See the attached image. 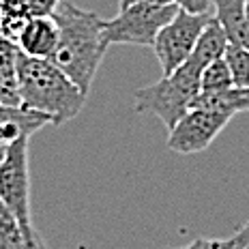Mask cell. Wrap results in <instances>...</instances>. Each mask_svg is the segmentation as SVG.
I'll use <instances>...</instances> for the list:
<instances>
[{
	"instance_id": "6da1fadb",
	"label": "cell",
	"mask_w": 249,
	"mask_h": 249,
	"mask_svg": "<svg viewBox=\"0 0 249 249\" xmlns=\"http://www.w3.org/2000/svg\"><path fill=\"white\" fill-rule=\"evenodd\" d=\"M52 18L58 24L60 37L58 48L50 60L84 95H88L103 62V56L110 48L106 30H103L106 19H101L92 11L80 9L69 0H62Z\"/></svg>"
},
{
	"instance_id": "7a4b0ae2",
	"label": "cell",
	"mask_w": 249,
	"mask_h": 249,
	"mask_svg": "<svg viewBox=\"0 0 249 249\" xmlns=\"http://www.w3.org/2000/svg\"><path fill=\"white\" fill-rule=\"evenodd\" d=\"M18 84L22 106L52 118V124L73 121L86 103L84 92L52 60L18 52Z\"/></svg>"
},
{
	"instance_id": "3957f363",
	"label": "cell",
	"mask_w": 249,
	"mask_h": 249,
	"mask_svg": "<svg viewBox=\"0 0 249 249\" xmlns=\"http://www.w3.org/2000/svg\"><path fill=\"white\" fill-rule=\"evenodd\" d=\"M198 95L200 71L185 62L174 73L161 75V80L155 84L138 88L133 95V110L140 114H153L168 129H172L191 110Z\"/></svg>"
},
{
	"instance_id": "277c9868",
	"label": "cell",
	"mask_w": 249,
	"mask_h": 249,
	"mask_svg": "<svg viewBox=\"0 0 249 249\" xmlns=\"http://www.w3.org/2000/svg\"><path fill=\"white\" fill-rule=\"evenodd\" d=\"M178 13V4H131L127 9H118V15L106 19L107 43L114 45H142L153 48L159 30Z\"/></svg>"
},
{
	"instance_id": "5b68a950",
	"label": "cell",
	"mask_w": 249,
	"mask_h": 249,
	"mask_svg": "<svg viewBox=\"0 0 249 249\" xmlns=\"http://www.w3.org/2000/svg\"><path fill=\"white\" fill-rule=\"evenodd\" d=\"M0 204L18 217L26 238L33 234L30 219V174H28V138L4 148L0 161Z\"/></svg>"
},
{
	"instance_id": "8992f818",
	"label": "cell",
	"mask_w": 249,
	"mask_h": 249,
	"mask_svg": "<svg viewBox=\"0 0 249 249\" xmlns=\"http://www.w3.org/2000/svg\"><path fill=\"white\" fill-rule=\"evenodd\" d=\"M211 18H213L211 13L194 15L178 9V13L172 18V22H168L159 30L157 39L153 43V50L163 75L174 73L180 65H185L187 58L191 56V52H194L196 43H198V37L202 35L204 26L211 22Z\"/></svg>"
},
{
	"instance_id": "52a82bcc",
	"label": "cell",
	"mask_w": 249,
	"mask_h": 249,
	"mask_svg": "<svg viewBox=\"0 0 249 249\" xmlns=\"http://www.w3.org/2000/svg\"><path fill=\"white\" fill-rule=\"evenodd\" d=\"M230 123V116L215 114L200 107H191L178 123L170 129L168 148L178 155L202 153L215 142V138Z\"/></svg>"
},
{
	"instance_id": "ba28073f",
	"label": "cell",
	"mask_w": 249,
	"mask_h": 249,
	"mask_svg": "<svg viewBox=\"0 0 249 249\" xmlns=\"http://www.w3.org/2000/svg\"><path fill=\"white\" fill-rule=\"evenodd\" d=\"M45 124H52V118L41 112L28 110V107H9L0 106V148H7L18 140H24L43 129Z\"/></svg>"
},
{
	"instance_id": "9c48e42d",
	"label": "cell",
	"mask_w": 249,
	"mask_h": 249,
	"mask_svg": "<svg viewBox=\"0 0 249 249\" xmlns=\"http://www.w3.org/2000/svg\"><path fill=\"white\" fill-rule=\"evenodd\" d=\"M58 24L56 19L48 18H30L26 22L22 35L18 39V50L30 58H43L50 60L58 48Z\"/></svg>"
},
{
	"instance_id": "30bf717a",
	"label": "cell",
	"mask_w": 249,
	"mask_h": 249,
	"mask_svg": "<svg viewBox=\"0 0 249 249\" xmlns=\"http://www.w3.org/2000/svg\"><path fill=\"white\" fill-rule=\"evenodd\" d=\"M215 15L213 18L224 28L228 43L249 48V18L245 0H213Z\"/></svg>"
},
{
	"instance_id": "8fae6325",
	"label": "cell",
	"mask_w": 249,
	"mask_h": 249,
	"mask_svg": "<svg viewBox=\"0 0 249 249\" xmlns=\"http://www.w3.org/2000/svg\"><path fill=\"white\" fill-rule=\"evenodd\" d=\"M191 107H200V110H209L232 118L238 112H249V88L230 86L215 92H200Z\"/></svg>"
},
{
	"instance_id": "7c38bea8",
	"label": "cell",
	"mask_w": 249,
	"mask_h": 249,
	"mask_svg": "<svg viewBox=\"0 0 249 249\" xmlns=\"http://www.w3.org/2000/svg\"><path fill=\"white\" fill-rule=\"evenodd\" d=\"M226 48H228V37L224 28H221L215 18H211V22L204 26V30L198 37V43H196V48L189 58H187V62L202 73V69L206 65H211L213 60L224 58Z\"/></svg>"
},
{
	"instance_id": "4fadbf2b",
	"label": "cell",
	"mask_w": 249,
	"mask_h": 249,
	"mask_svg": "<svg viewBox=\"0 0 249 249\" xmlns=\"http://www.w3.org/2000/svg\"><path fill=\"white\" fill-rule=\"evenodd\" d=\"M18 48L0 52V106L19 107L22 97H19L18 84Z\"/></svg>"
},
{
	"instance_id": "5bb4252c",
	"label": "cell",
	"mask_w": 249,
	"mask_h": 249,
	"mask_svg": "<svg viewBox=\"0 0 249 249\" xmlns=\"http://www.w3.org/2000/svg\"><path fill=\"white\" fill-rule=\"evenodd\" d=\"M224 60H226L228 69H230L232 84L241 86V88H249V48L228 43Z\"/></svg>"
},
{
	"instance_id": "9a60e30c",
	"label": "cell",
	"mask_w": 249,
	"mask_h": 249,
	"mask_svg": "<svg viewBox=\"0 0 249 249\" xmlns=\"http://www.w3.org/2000/svg\"><path fill=\"white\" fill-rule=\"evenodd\" d=\"M26 232L18 217L4 204H0V249H24Z\"/></svg>"
},
{
	"instance_id": "2e32d148",
	"label": "cell",
	"mask_w": 249,
	"mask_h": 249,
	"mask_svg": "<svg viewBox=\"0 0 249 249\" xmlns=\"http://www.w3.org/2000/svg\"><path fill=\"white\" fill-rule=\"evenodd\" d=\"M234 86L232 84V75L228 69L224 58L213 60L211 65H206L200 73V92H215V90H224V88Z\"/></svg>"
},
{
	"instance_id": "e0dca14e",
	"label": "cell",
	"mask_w": 249,
	"mask_h": 249,
	"mask_svg": "<svg viewBox=\"0 0 249 249\" xmlns=\"http://www.w3.org/2000/svg\"><path fill=\"white\" fill-rule=\"evenodd\" d=\"M62 0H22V7L28 18H48L54 15Z\"/></svg>"
},
{
	"instance_id": "ac0fdd59",
	"label": "cell",
	"mask_w": 249,
	"mask_h": 249,
	"mask_svg": "<svg viewBox=\"0 0 249 249\" xmlns=\"http://www.w3.org/2000/svg\"><path fill=\"white\" fill-rule=\"evenodd\" d=\"M180 249H236L234 241L230 238H196L189 245L180 247Z\"/></svg>"
},
{
	"instance_id": "d6986e66",
	"label": "cell",
	"mask_w": 249,
	"mask_h": 249,
	"mask_svg": "<svg viewBox=\"0 0 249 249\" xmlns=\"http://www.w3.org/2000/svg\"><path fill=\"white\" fill-rule=\"evenodd\" d=\"M174 2L178 4L180 11L194 13V15L211 13V7H213V0H174Z\"/></svg>"
},
{
	"instance_id": "ffe728a7",
	"label": "cell",
	"mask_w": 249,
	"mask_h": 249,
	"mask_svg": "<svg viewBox=\"0 0 249 249\" xmlns=\"http://www.w3.org/2000/svg\"><path fill=\"white\" fill-rule=\"evenodd\" d=\"M0 13H26L22 0H0Z\"/></svg>"
},
{
	"instance_id": "44dd1931",
	"label": "cell",
	"mask_w": 249,
	"mask_h": 249,
	"mask_svg": "<svg viewBox=\"0 0 249 249\" xmlns=\"http://www.w3.org/2000/svg\"><path fill=\"white\" fill-rule=\"evenodd\" d=\"M232 241H234L236 249H243V247L249 245V221L236 232V234H232Z\"/></svg>"
},
{
	"instance_id": "7402d4cb",
	"label": "cell",
	"mask_w": 249,
	"mask_h": 249,
	"mask_svg": "<svg viewBox=\"0 0 249 249\" xmlns=\"http://www.w3.org/2000/svg\"><path fill=\"white\" fill-rule=\"evenodd\" d=\"M174 0H118V9H127L131 4H172Z\"/></svg>"
},
{
	"instance_id": "603a6c76",
	"label": "cell",
	"mask_w": 249,
	"mask_h": 249,
	"mask_svg": "<svg viewBox=\"0 0 249 249\" xmlns=\"http://www.w3.org/2000/svg\"><path fill=\"white\" fill-rule=\"evenodd\" d=\"M24 249H48V245H45V241L41 238L39 232H37V230H33V234L26 238Z\"/></svg>"
},
{
	"instance_id": "cb8c5ba5",
	"label": "cell",
	"mask_w": 249,
	"mask_h": 249,
	"mask_svg": "<svg viewBox=\"0 0 249 249\" xmlns=\"http://www.w3.org/2000/svg\"><path fill=\"white\" fill-rule=\"evenodd\" d=\"M15 48H18V45H13L11 41H7V39L2 37V35H0V52H7V50H15Z\"/></svg>"
},
{
	"instance_id": "d4e9b609",
	"label": "cell",
	"mask_w": 249,
	"mask_h": 249,
	"mask_svg": "<svg viewBox=\"0 0 249 249\" xmlns=\"http://www.w3.org/2000/svg\"><path fill=\"white\" fill-rule=\"evenodd\" d=\"M245 9H247V18H249V0H245Z\"/></svg>"
},
{
	"instance_id": "484cf974",
	"label": "cell",
	"mask_w": 249,
	"mask_h": 249,
	"mask_svg": "<svg viewBox=\"0 0 249 249\" xmlns=\"http://www.w3.org/2000/svg\"><path fill=\"white\" fill-rule=\"evenodd\" d=\"M2 155H4V148H0V161H2Z\"/></svg>"
},
{
	"instance_id": "4316f807",
	"label": "cell",
	"mask_w": 249,
	"mask_h": 249,
	"mask_svg": "<svg viewBox=\"0 0 249 249\" xmlns=\"http://www.w3.org/2000/svg\"><path fill=\"white\" fill-rule=\"evenodd\" d=\"M243 249H249V245H247V247H243Z\"/></svg>"
},
{
	"instance_id": "83f0119b",
	"label": "cell",
	"mask_w": 249,
	"mask_h": 249,
	"mask_svg": "<svg viewBox=\"0 0 249 249\" xmlns=\"http://www.w3.org/2000/svg\"><path fill=\"white\" fill-rule=\"evenodd\" d=\"M0 19H2V13H0Z\"/></svg>"
}]
</instances>
